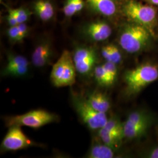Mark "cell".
Returning a JSON list of instances; mask_svg holds the SVG:
<instances>
[{"label": "cell", "instance_id": "cell-1", "mask_svg": "<svg viewBox=\"0 0 158 158\" xmlns=\"http://www.w3.org/2000/svg\"><path fill=\"white\" fill-rule=\"evenodd\" d=\"M152 34L145 27L135 23H127L121 29L118 42L124 51L128 53L141 51L148 44Z\"/></svg>", "mask_w": 158, "mask_h": 158}, {"label": "cell", "instance_id": "cell-2", "mask_svg": "<svg viewBox=\"0 0 158 158\" xmlns=\"http://www.w3.org/2000/svg\"><path fill=\"white\" fill-rule=\"evenodd\" d=\"M120 11L130 22L141 25L153 34L157 21L156 10L153 6L144 5L136 0H124Z\"/></svg>", "mask_w": 158, "mask_h": 158}, {"label": "cell", "instance_id": "cell-3", "mask_svg": "<svg viewBox=\"0 0 158 158\" xmlns=\"http://www.w3.org/2000/svg\"><path fill=\"white\" fill-rule=\"evenodd\" d=\"M128 95H135L158 79V66L145 63L125 72L124 76Z\"/></svg>", "mask_w": 158, "mask_h": 158}, {"label": "cell", "instance_id": "cell-4", "mask_svg": "<svg viewBox=\"0 0 158 158\" xmlns=\"http://www.w3.org/2000/svg\"><path fill=\"white\" fill-rule=\"evenodd\" d=\"M76 69L73 56L69 51L65 50L51 71V82L56 87L71 86L76 82Z\"/></svg>", "mask_w": 158, "mask_h": 158}, {"label": "cell", "instance_id": "cell-5", "mask_svg": "<svg viewBox=\"0 0 158 158\" xmlns=\"http://www.w3.org/2000/svg\"><path fill=\"white\" fill-rule=\"evenodd\" d=\"M58 116L43 110H32L23 115L9 117L6 118V126H26L32 128H39L46 125L58 121Z\"/></svg>", "mask_w": 158, "mask_h": 158}, {"label": "cell", "instance_id": "cell-6", "mask_svg": "<svg viewBox=\"0 0 158 158\" xmlns=\"http://www.w3.org/2000/svg\"><path fill=\"white\" fill-rule=\"evenodd\" d=\"M72 102L79 117L91 130H100L107 123L108 119L106 113L96 111L86 98L72 94Z\"/></svg>", "mask_w": 158, "mask_h": 158}, {"label": "cell", "instance_id": "cell-7", "mask_svg": "<svg viewBox=\"0 0 158 158\" xmlns=\"http://www.w3.org/2000/svg\"><path fill=\"white\" fill-rule=\"evenodd\" d=\"M73 59L77 72L82 76H89L93 73L96 67L97 52L90 46H77L74 51Z\"/></svg>", "mask_w": 158, "mask_h": 158}, {"label": "cell", "instance_id": "cell-8", "mask_svg": "<svg viewBox=\"0 0 158 158\" xmlns=\"http://www.w3.org/2000/svg\"><path fill=\"white\" fill-rule=\"evenodd\" d=\"M39 145L29 139L19 126L10 127L7 134L3 139L1 148L6 151H15L32 146Z\"/></svg>", "mask_w": 158, "mask_h": 158}, {"label": "cell", "instance_id": "cell-9", "mask_svg": "<svg viewBox=\"0 0 158 158\" xmlns=\"http://www.w3.org/2000/svg\"><path fill=\"white\" fill-rule=\"evenodd\" d=\"M29 62L25 57L14 53L7 55V63L2 71V76L21 77L28 73Z\"/></svg>", "mask_w": 158, "mask_h": 158}, {"label": "cell", "instance_id": "cell-10", "mask_svg": "<svg viewBox=\"0 0 158 158\" xmlns=\"http://www.w3.org/2000/svg\"><path fill=\"white\" fill-rule=\"evenodd\" d=\"M82 34L90 41L102 42L107 40L111 35L112 28L105 21H94L85 25L82 28Z\"/></svg>", "mask_w": 158, "mask_h": 158}, {"label": "cell", "instance_id": "cell-11", "mask_svg": "<svg viewBox=\"0 0 158 158\" xmlns=\"http://www.w3.org/2000/svg\"><path fill=\"white\" fill-rule=\"evenodd\" d=\"M53 55L51 42L43 40L36 45L32 54V63L36 68H44L51 64Z\"/></svg>", "mask_w": 158, "mask_h": 158}, {"label": "cell", "instance_id": "cell-12", "mask_svg": "<svg viewBox=\"0 0 158 158\" xmlns=\"http://www.w3.org/2000/svg\"><path fill=\"white\" fill-rule=\"evenodd\" d=\"M85 1L91 11L103 17H114L119 10H121L118 0H85Z\"/></svg>", "mask_w": 158, "mask_h": 158}, {"label": "cell", "instance_id": "cell-13", "mask_svg": "<svg viewBox=\"0 0 158 158\" xmlns=\"http://www.w3.org/2000/svg\"><path fill=\"white\" fill-rule=\"evenodd\" d=\"M98 136L102 142L115 149L120 146L123 139L124 138V128L108 130L102 127L99 130Z\"/></svg>", "mask_w": 158, "mask_h": 158}, {"label": "cell", "instance_id": "cell-14", "mask_svg": "<svg viewBox=\"0 0 158 158\" xmlns=\"http://www.w3.org/2000/svg\"><path fill=\"white\" fill-rule=\"evenodd\" d=\"M86 100L91 106L98 112L106 113L110 108V102L107 97L101 92L91 93Z\"/></svg>", "mask_w": 158, "mask_h": 158}, {"label": "cell", "instance_id": "cell-15", "mask_svg": "<svg viewBox=\"0 0 158 158\" xmlns=\"http://www.w3.org/2000/svg\"><path fill=\"white\" fill-rule=\"evenodd\" d=\"M33 9L37 17L45 22L51 20L55 15V8L49 0H37Z\"/></svg>", "mask_w": 158, "mask_h": 158}, {"label": "cell", "instance_id": "cell-16", "mask_svg": "<svg viewBox=\"0 0 158 158\" xmlns=\"http://www.w3.org/2000/svg\"><path fill=\"white\" fill-rule=\"evenodd\" d=\"M114 149L104 144L94 142L92 144L87 157L90 158H112L115 157Z\"/></svg>", "mask_w": 158, "mask_h": 158}, {"label": "cell", "instance_id": "cell-17", "mask_svg": "<svg viewBox=\"0 0 158 158\" xmlns=\"http://www.w3.org/2000/svg\"><path fill=\"white\" fill-rule=\"evenodd\" d=\"M151 123L131 125L124 123V135L128 139H134L143 135L148 129Z\"/></svg>", "mask_w": 158, "mask_h": 158}, {"label": "cell", "instance_id": "cell-18", "mask_svg": "<svg viewBox=\"0 0 158 158\" xmlns=\"http://www.w3.org/2000/svg\"><path fill=\"white\" fill-rule=\"evenodd\" d=\"M85 4L84 0H66L63 6V12L66 17H72L81 11Z\"/></svg>", "mask_w": 158, "mask_h": 158}, {"label": "cell", "instance_id": "cell-19", "mask_svg": "<svg viewBox=\"0 0 158 158\" xmlns=\"http://www.w3.org/2000/svg\"><path fill=\"white\" fill-rule=\"evenodd\" d=\"M93 75L96 82L101 86H110L114 83L102 65H99L95 67Z\"/></svg>", "mask_w": 158, "mask_h": 158}, {"label": "cell", "instance_id": "cell-20", "mask_svg": "<svg viewBox=\"0 0 158 158\" xmlns=\"http://www.w3.org/2000/svg\"><path fill=\"white\" fill-rule=\"evenodd\" d=\"M151 123L150 118L147 113L142 111H135L128 115L125 123L131 125H138Z\"/></svg>", "mask_w": 158, "mask_h": 158}, {"label": "cell", "instance_id": "cell-21", "mask_svg": "<svg viewBox=\"0 0 158 158\" xmlns=\"http://www.w3.org/2000/svg\"><path fill=\"white\" fill-rule=\"evenodd\" d=\"M8 10L11 12L14 15L18 24L26 23L31 15V12L29 11L28 9L25 8L23 7H20L15 9L8 8Z\"/></svg>", "mask_w": 158, "mask_h": 158}, {"label": "cell", "instance_id": "cell-22", "mask_svg": "<svg viewBox=\"0 0 158 158\" xmlns=\"http://www.w3.org/2000/svg\"><path fill=\"white\" fill-rule=\"evenodd\" d=\"M109 45V60L108 62L114 63L116 64L121 63L122 60V55L121 52L119 50L117 46L114 45Z\"/></svg>", "mask_w": 158, "mask_h": 158}, {"label": "cell", "instance_id": "cell-23", "mask_svg": "<svg viewBox=\"0 0 158 158\" xmlns=\"http://www.w3.org/2000/svg\"><path fill=\"white\" fill-rule=\"evenodd\" d=\"M102 65L111 79V80L113 81V83H114L117 79L118 73L117 64L114 63L106 62Z\"/></svg>", "mask_w": 158, "mask_h": 158}, {"label": "cell", "instance_id": "cell-24", "mask_svg": "<svg viewBox=\"0 0 158 158\" xmlns=\"http://www.w3.org/2000/svg\"><path fill=\"white\" fill-rule=\"evenodd\" d=\"M6 34L8 38L12 42H20L19 34L17 25L10 27L7 30Z\"/></svg>", "mask_w": 158, "mask_h": 158}, {"label": "cell", "instance_id": "cell-25", "mask_svg": "<svg viewBox=\"0 0 158 158\" xmlns=\"http://www.w3.org/2000/svg\"><path fill=\"white\" fill-rule=\"evenodd\" d=\"M18 31H19V40L20 42H23V40H24L28 35L29 32V28L28 26L26 24V23H21L17 25Z\"/></svg>", "mask_w": 158, "mask_h": 158}, {"label": "cell", "instance_id": "cell-26", "mask_svg": "<svg viewBox=\"0 0 158 158\" xmlns=\"http://www.w3.org/2000/svg\"><path fill=\"white\" fill-rule=\"evenodd\" d=\"M6 19L10 27L17 26L18 25V23L17 22L16 18L14 16V15L12 14L11 12L8 10V15L6 17Z\"/></svg>", "mask_w": 158, "mask_h": 158}, {"label": "cell", "instance_id": "cell-27", "mask_svg": "<svg viewBox=\"0 0 158 158\" xmlns=\"http://www.w3.org/2000/svg\"><path fill=\"white\" fill-rule=\"evenodd\" d=\"M145 156L148 158H158V147L150 149L147 152Z\"/></svg>", "mask_w": 158, "mask_h": 158}, {"label": "cell", "instance_id": "cell-28", "mask_svg": "<svg viewBox=\"0 0 158 158\" xmlns=\"http://www.w3.org/2000/svg\"><path fill=\"white\" fill-rule=\"evenodd\" d=\"M146 1L151 5L158 6V0H146Z\"/></svg>", "mask_w": 158, "mask_h": 158}]
</instances>
